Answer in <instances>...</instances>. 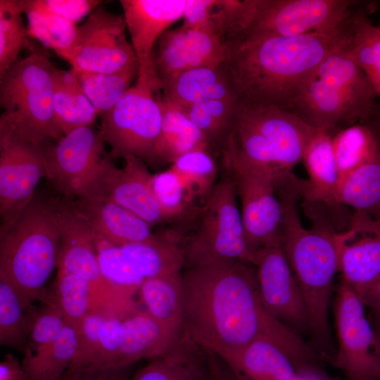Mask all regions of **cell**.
I'll use <instances>...</instances> for the list:
<instances>
[{"mask_svg": "<svg viewBox=\"0 0 380 380\" xmlns=\"http://www.w3.org/2000/svg\"><path fill=\"white\" fill-rule=\"evenodd\" d=\"M184 331L227 365L248 344L267 339L291 359L302 376L318 369L315 351L274 318L262 300L254 265L212 262L182 270Z\"/></svg>", "mask_w": 380, "mask_h": 380, "instance_id": "cell-1", "label": "cell"}, {"mask_svg": "<svg viewBox=\"0 0 380 380\" xmlns=\"http://www.w3.org/2000/svg\"><path fill=\"white\" fill-rule=\"evenodd\" d=\"M354 15L327 32L241 37L224 42V66L240 103L289 110L320 64L350 39Z\"/></svg>", "mask_w": 380, "mask_h": 380, "instance_id": "cell-2", "label": "cell"}, {"mask_svg": "<svg viewBox=\"0 0 380 380\" xmlns=\"http://www.w3.org/2000/svg\"><path fill=\"white\" fill-rule=\"evenodd\" d=\"M282 208L281 247L304 299L310 336L322 354L334 358L329 310L338 272L340 233L322 222L305 227L295 199L286 200Z\"/></svg>", "mask_w": 380, "mask_h": 380, "instance_id": "cell-3", "label": "cell"}, {"mask_svg": "<svg viewBox=\"0 0 380 380\" xmlns=\"http://www.w3.org/2000/svg\"><path fill=\"white\" fill-rule=\"evenodd\" d=\"M60 236L49 201L36 196L0 227V280L9 285L26 308L45 295L55 267Z\"/></svg>", "mask_w": 380, "mask_h": 380, "instance_id": "cell-4", "label": "cell"}, {"mask_svg": "<svg viewBox=\"0 0 380 380\" xmlns=\"http://www.w3.org/2000/svg\"><path fill=\"white\" fill-rule=\"evenodd\" d=\"M56 69L43 53L32 52L0 76L1 118L42 145L64 137L53 108Z\"/></svg>", "mask_w": 380, "mask_h": 380, "instance_id": "cell-5", "label": "cell"}, {"mask_svg": "<svg viewBox=\"0 0 380 380\" xmlns=\"http://www.w3.org/2000/svg\"><path fill=\"white\" fill-rule=\"evenodd\" d=\"M198 220L196 229L185 238L184 269L222 260L254 265L255 256L246 241L236 187L227 173L215 184Z\"/></svg>", "mask_w": 380, "mask_h": 380, "instance_id": "cell-6", "label": "cell"}, {"mask_svg": "<svg viewBox=\"0 0 380 380\" xmlns=\"http://www.w3.org/2000/svg\"><path fill=\"white\" fill-rule=\"evenodd\" d=\"M49 201L60 236L57 269L65 270L84 279L106 311L125 317L138 310L139 308L134 298L103 274L96 235L75 210L71 201L57 197Z\"/></svg>", "mask_w": 380, "mask_h": 380, "instance_id": "cell-7", "label": "cell"}, {"mask_svg": "<svg viewBox=\"0 0 380 380\" xmlns=\"http://www.w3.org/2000/svg\"><path fill=\"white\" fill-rule=\"evenodd\" d=\"M185 237L175 231L156 234L151 241L115 246L96 237L103 274L134 298L146 280L182 271Z\"/></svg>", "mask_w": 380, "mask_h": 380, "instance_id": "cell-8", "label": "cell"}, {"mask_svg": "<svg viewBox=\"0 0 380 380\" xmlns=\"http://www.w3.org/2000/svg\"><path fill=\"white\" fill-rule=\"evenodd\" d=\"M220 152L223 166L234 182L241 202L249 250L255 256L260 249L281 245L283 209L276 178L231 152Z\"/></svg>", "mask_w": 380, "mask_h": 380, "instance_id": "cell-9", "label": "cell"}, {"mask_svg": "<svg viewBox=\"0 0 380 380\" xmlns=\"http://www.w3.org/2000/svg\"><path fill=\"white\" fill-rule=\"evenodd\" d=\"M357 4L353 0H255L248 27L236 38L331 31L350 20L351 8Z\"/></svg>", "mask_w": 380, "mask_h": 380, "instance_id": "cell-10", "label": "cell"}, {"mask_svg": "<svg viewBox=\"0 0 380 380\" xmlns=\"http://www.w3.org/2000/svg\"><path fill=\"white\" fill-rule=\"evenodd\" d=\"M99 117V130L111 147L112 159L134 156L150 162L162 125V111L155 94L135 84Z\"/></svg>", "mask_w": 380, "mask_h": 380, "instance_id": "cell-11", "label": "cell"}, {"mask_svg": "<svg viewBox=\"0 0 380 380\" xmlns=\"http://www.w3.org/2000/svg\"><path fill=\"white\" fill-rule=\"evenodd\" d=\"M105 141L100 130L84 127L44 146L45 177L67 200L94 197L103 156Z\"/></svg>", "mask_w": 380, "mask_h": 380, "instance_id": "cell-12", "label": "cell"}, {"mask_svg": "<svg viewBox=\"0 0 380 380\" xmlns=\"http://www.w3.org/2000/svg\"><path fill=\"white\" fill-rule=\"evenodd\" d=\"M360 296L343 282L335 301L334 362L352 380H380V346Z\"/></svg>", "mask_w": 380, "mask_h": 380, "instance_id": "cell-13", "label": "cell"}, {"mask_svg": "<svg viewBox=\"0 0 380 380\" xmlns=\"http://www.w3.org/2000/svg\"><path fill=\"white\" fill-rule=\"evenodd\" d=\"M44 146L24 137L0 118L1 222L13 218L35 196V189L46 175Z\"/></svg>", "mask_w": 380, "mask_h": 380, "instance_id": "cell-14", "label": "cell"}, {"mask_svg": "<svg viewBox=\"0 0 380 380\" xmlns=\"http://www.w3.org/2000/svg\"><path fill=\"white\" fill-rule=\"evenodd\" d=\"M123 15L96 8L80 25L71 69L77 71L110 73L138 67L131 43L126 37Z\"/></svg>", "mask_w": 380, "mask_h": 380, "instance_id": "cell-15", "label": "cell"}, {"mask_svg": "<svg viewBox=\"0 0 380 380\" xmlns=\"http://www.w3.org/2000/svg\"><path fill=\"white\" fill-rule=\"evenodd\" d=\"M131 44L138 63L136 84L156 95L160 82L154 63V49L160 36L182 18L186 0H121Z\"/></svg>", "mask_w": 380, "mask_h": 380, "instance_id": "cell-16", "label": "cell"}, {"mask_svg": "<svg viewBox=\"0 0 380 380\" xmlns=\"http://www.w3.org/2000/svg\"><path fill=\"white\" fill-rule=\"evenodd\" d=\"M260 294L267 311L301 336H310L303 297L281 245L264 248L255 254Z\"/></svg>", "mask_w": 380, "mask_h": 380, "instance_id": "cell-17", "label": "cell"}, {"mask_svg": "<svg viewBox=\"0 0 380 380\" xmlns=\"http://www.w3.org/2000/svg\"><path fill=\"white\" fill-rule=\"evenodd\" d=\"M376 101L361 97L315 74L302 88L289 111L309 125L332 132L337 126L374 117Z\"/></svg>", "mask_w": 380, "mask_h": 380, "instance_id": "cell-18", "label": "cell"}, {"mask_svg": "<svg viewBox=\"0 0 380 380\" xmlns=\"http://www.w3.org/2000/svg\"><path fill=\"white\" fill-rule=\"evenodd\" d=\"M239 114L262 137L284 177L302 161L305 148L317 128L289 110L237 101Z\"/></svg>", "mask_w": 380, "mask_h": 380, "instance_id": "cell-19", "label": "cell"}, {"mask_svg": "<svg viewBox=\"0 0 380 380\" xmlns=\"http://www.w3.org/2000/svg\"><path fill=\"white\" fill-rule=\"evenodd\" d=\"M122 168L104 158L96 177L94 197L106 198L126 208L151 226L167 222L151 186L152 175L144 161L127 156Z\"/></svg>", "mask_w": 380, "mask_h": 380, "instance_id": "cell-20", "label": "cell"}, {"mask_svg": "<svg viewBox=\"0 0 380 380\" xmlns=\"http://www.w3.org/2000/svg\"><path fill=\"white\" fill-rule=\"evenodd\" d=\"M226 56V45L218 36L182 25L160 36L154 49L153 63L160 82L186 70L220 66Z\"/></svg>", "mask_w": 380, "mask_h": 380, "instance_id": "cell-21", "label": "cell"}, {"mask_svg": "<svg viewBox=\"0 0 380 380\" xmlns=\"http://www.w3.org/2000/svg\"><path fill=\"white\" fill-rule=\"evenodd\" d=\"M338 272L358 296L380 279V229L371 218L354 216L351 228L340 233Z\"/></svg>", "mask_w": 380, "mask_h": 380, "instance_id": "cell-22", "label": "cell"}, {"mask_svg": "<svg viewBox=\"0 0 380 380\" xmlns=\"http://www.w3.org/2000/svg\"><path fill=\"white\" fill-rule=\"evenodd\" d=\"M70 201L99 239L122 246L149 241L156 236L149 223L106 198L88 197Z\"/></svg>", "mask_w": 380, "mask_h": 380, "instance_id": "cell-23", "label": "cell"}, {"mask_svg": "<svg viewBox=\"0 0 380 380\" xmlns=\"http://www.w3.org/2000/svg\"><path fill=\"white\" fill-rule=\"evenodd\" d=\"M183 331H176L138 310L122 321L120 346L114 368L132 366L143 358L162 355Z\"/></svg>", "mask_w": 380, "mask_h": 380, "instance_id": "cell-24", "label": "cell"}, {"mask_svg": "<svg viewBox=\"0 0 380 380\" xmlns=\"http://www.w3.org/2000/svg\"><path fill=\"white\" fill-rule=\"evenodd\" d=\"M159 94L182 110L207 100L237 99L224 64L186 70L163 80Z\"/></svg>", "mask_w": 380, "mask_h": 380, "instance_id": "cell-25", "label": "cell"}, {"mask_svg": "<svg viewBox=\"0 0 380 380\" xmlns=\"http://www.w3.org/2000/svg\"><path fill=\"white\" fill-rule=\"evenodd\" d=\"M331 132L317 128L303 156L308 179L300 181V196L308 203L337 206L340 175L335 160Z\"/></svg>", "mask_w": 380, "mask_h": 380, "instance_id": "cell-26", "label": "cell"}, {"mask_svg": "<svg viewBox=\"0 0 380 380\" xmlns=\"http://www.w3.org/2000/svg\"><path fill=\"white\" fill-rule=\"evenodd\" d=\"M132 380H210L209 353L183 331L166 353L151 359Z\"/></svg>", "mask_w": 380, "mask_h": 380, "instance_id": "cell-27", "label": "cell"}, {"mask_svg": "<svg viewBox=\"0 0 380 380\" xmlns=\"http://www.w3.org/2000/svg\"><path fill=\"white\" fill-rule=\"evenodd\" d=\"M156 98L162 111V125L150 162L172 164L191 151L212 150L204 135L182 109L165 101L160 94Z\"/></svg>", "mask_w": 380, "mask_h": 380, "instance_id": "cell-28", "label": "cell"}, {"mask_svg": "<svg viewBox=\"0 0 380 380\" xmlns=\"http://www.w3.org/2000/svg\"><path fill=\"white\" fill-rule=\"evenodd\" d=\"M227 365L239 380L308 379L298 373L281 348L267 339L251 343Z\"/></svg>", "mask_w": 380, "mask_h": 380, "instance_id": "cell-29", "label": "cell"}, {"mask_svg": "<svg viewBox=\"0 0 380 380\" xmlns=\"http://www.w3.org/2000/svg\"><path fill=\"white\" fill-rule=\"evenodd\" d=\"M138 294L143 310L148 315L176 331H184L182 271L146 280L140 286Z\"/></svg>", "mask_w": 380, "mask_h": 380, "instance_id": "cell-30", "label": "cell"}, {"mask_svg": "<svg viewBox=\"0 0 380 380\" xmlns=\"http://www.w3.org/2000/svg\"><path fill=\"white\" fill-rule=\"evenodd\" d=\"M27 18L28 35L70 63L77 25L50 11L43 0H17Z\"/></svg>", "mask_w": 380, "mask_h": 380, "instance_id": "cell-31", "label": "cell"}, {"mask_svg": "<svg viewBox=\"0 0 380 380\" xmlns=\"http://www.w3.org/2000/svg\"><path fill=\"white\" fill-rule=\"evenodd\" d=\"M53 108L56 123L64 135L91 126L98 116L71 69H56Z\"/></svg>", "mask_w": 380, "mask_h": 380, "instance_id": "cell-32", "label": "cell"}, {"mask_svg": "<svg viewBox=\"0 0 380 380\" xmlns=\"http://www.w3.org/2000/svg\"><path fill=\"white\" fill-rule=\"evenodd\" d=\"M365 121L350 124L331 135L340 181L380 156V134L373 122Z\"/></svg>", "mask_w": 380, "mask_h": 380, "instance_id": "cell-33", "label": "cell"}, {"mask_svg": "<svg viewBox=\"0 0 380 380\" xmlns=\"http://www.w3.org/2000/svg\"><path fill=\"white\" fill-rule=\"evenodd\" d=\"M77 346V329L66 324L53 341L34 352L26 351L22 366L27 380H58L71 365Z\"/></svg>", "mask_w": 380, "mask_h": 380, "instance_id": "cell-34", "label": "cell"}, {"mask_svg": "<svg viewBox=\"0 0 380 380\" xmlns=\"http://www.w3.org/2000/svg\"><path fill=\"white\" fill-rule=\"evenodd\" d=\"M336 201L355 215L374 219L380 213V156L341 179Z\"/></svg>", "mask_w": 380, "mask_h": 380, "instance_id": "cell-35", "label": "cell"}, {"mask_svg": "<svg viewBox=\"0 0 380 380\" xmlns=\"http://www.w3.org/2000/svg\"><path fill=\"white\" fill-rule=\"evenodd\" d=\"M45 298L56 304L66 324L75 328L91 312H108L84 279L62 269H58L52 293L50 296L46 293Z\"/></svg>", "mask_w": 380, "mask_h": 380, "instance_id": "cell-36", "label": "cell"}, {"mask_svg": "<svg viewBox=\"0 0 380 380\" xmlns=\"http://www.w3.org/2000/svg\"><path fill=\"white\" fill-rule=\"evenodd\" d=\"M151 186L167 222H189L198 219L203 206L198 205L170 167L152 175Z\"/></svg>", "mask_w": 380, "mask_h": 380, "instance_id": "cell-37", "label": "cell"}, {"mask_svg": "<svg viewBox=\"0 0 380 380\" xmlns=\"http://www.w3.org/2000/svg\"><path fill=\"white\" fill-rule=\"evenodd\" d=\"M348 51L380 97V29L362 11L355 13Z\"/></svg>", "mask_w": 380, "mask_h": 380, "instance_id": "cell-38", "label": "cell"}, {"mask_svg": "<svg viewBox=\"0 0 380 380\" xmlns=\"http://www.w3.org/2000/svg\"><path fill=\"white\" fill-rule=\"evenodd\" d=\"M99 116L112 109L131 87L138 75V67L110 73L90 72L71 69Z\"/></svg>", "mask_w": 380, "mask_h": 380, "instance_id": "cell-39", "label": "cell"}, {"mask_svg": "<svg viewBox=\"0 0 380 380\" xmlns=\"http://www.w3.org/2000/svg\"><path fill=\"white\" fill-rule=\"evenodd\" d=\"M238 99H211L182 110L207 139L210 148L220 151L230 129Z\"/></svg>", "mask_w": 380, "mask_h": 380, "instance_id": "cell-40", "label": "cell"}, {"mask_svg": "<svg viewBox=\"0 0 380 380\" xmlns=\"http://www.w3.org/2000/svg\"><path fill=\"white\" fill-rule=\"evenodd\" d=\"M170 168L194 198L205 204L216 182L217 165L210 149H196L178 158Z\"/></svg>", "mask_w": 380, "mask_h": 380, "instance_id": "cell-41", "label": "cell"}, {"mask_svg": "<svg viewBox=\"0 0 380 380\" xmlns=\"http://www.w3.org/2000/svg\"><path fill=\"white\" fill-rule=\"evenodd\" d=\"M29 308L24 306L9 285L0 280L1 346L25 353L29 331Z\"/></svg>", "mask_w": 380, "mask_h": 380, "instance_id": "cell-42", "label": "cell"}, {"mask_svg": "<svg viewBox=\"0 0 380 380\" xmlns=\"http://www.w3.org/2000/svg\"><path fill=\"white\" fill-rule=\"evenodd\" d=\"M17 0H0V76L16 61L22 49L30 45Z\"/></svg>", "mask_w": 380, "mask_h": 380, "instance_id": "cell-43", "label": "cell"}, {"mask_svg": "<svg viewBox=\"0 0 380 380\" xmlns=\"http://www.w3.org/2000/svg\"><path fill=\"white\" fill-rule=\"evenodd\" d=\"M44 306L28 309L29 331L26 351L34 352L53 341L67 324L60 309L46 298Z\"/></svg>", "mask_w": 380, "mask_h": 380, "instance_id": "cell-44", "label": "cell"}, {"mask_svg": "<svg viewBox=\"0 0 380 380\" xmlns=\"http://www.w3.org/2000/svg\"><path fill=\"white\" fill-rule=\"evenodd\" d=\"M46 7L76 25L103 2L98 0H43Z\"/></svg>", "mask_w": 380, "mask_h": 380, "instance_id": "cell-45", "label": "cell"}, {"mask_svg": "<svg viewBox=\"0 0 380 380\" xmlns=\"http://www.w3.org/2000/svg\"><path fill=\"white\" fill-rule=\"evenodd\" d=\"M131 368L69 367L58 380H129Z\"/></svg>", "mask_w": 380, "mask_h": 380, "instance_id": "cell-46", "label": "cell"}, {"mask_svg": "<svg viewBox=\"0 0 380 380\" xmlns=\"http://www.w3.org/2000/svg\"><path fill=\"white\" fill-rule=\"evenodd\" d=\"M213 3L214 0H186L182 26L209 32Z\"/></svg>", "mask_w": 380, "mask_h": 380, "instance_id": "cell-47", "label": "cell"}, {"mask_svg": "<svg viewBox=\"0 0 380 380\" xmlns=\"http://www.w3.org/2000/svg\"><path fill=\"white\" fill-rule=\"evenodd\" d=\"M0 380H27L22 365L11 354L6 355L0 363Z\"/></svg>", "mask_w": 380, "mask_h": 380, "instance_id": "cell-48", "label": "cell"}, {"mask_svg": "<svg viewBox=\"0 0 380 380\" xmlns=\"http://www.w3.org/2000/svg\"><path fill=\"white\" fill-rule=\"evenodd\" d=\"M359 296L365 306L372 311L374 322H380V279Z\"/></svg>", "mask_w": 380, "mask_h": 380, "instance_id": "cell-49", "label": "cell"}, {"mask_svg": "<svg viewBox=\"0 0 380 380\" xmlns=\"http://www.w3.org/2000/svg\"><path fill=\"white\" fill-rule=\"evenodd\" d=\"M210 365V380H239L225 362L208 351Z\"/></svg>", "mask_w": 380, "mask_h": 380, "instance_id": "cell-50", "label": "cell"}, {"mask_svg": "<svg viewBox=\"0 0 380 380\" xmlns=\"http://www.w3.org/2000/svg\"><path fill=\"white\" fill-rule=\"evenodd\" d=\"M373 119V122L374 123L376 127L377 128L379 134H380V109L376 113V114L372 118Z\"/></svg>", "mask_w": 380, "mask_h": 380, "instance_id": "cell-51", "label": "cell"}, {"mask_svg": "<svg viewBox=\"0 0 380 380\" xmlns=\"http://www.w3.org/2000/svg\"><path fill=\"white\" fill-rule=\"evenodd\" d=\"M373 328L380 346V322H374V326Z\"/></svg>", "mask_w": 380, "mask_h": 380, "instance_id": "cell-52", "label": "cell"}, {"mask_svg": "<svg viewBox=\"0 0 380 380\" xmlns=\"http://www.w3.org/2000/svg\"><path fill=\"white\" fill-rule=\"evenodd\" d=\"M375 225L380 229V213L374 218L372 219Z\"/></svg>", "mask_w": 380, "mask_h": 380, "instance_id": "cell-53", "label": "cell"}, {"mask_svg": "<svg viewBox=\"0 0 380 380\" xmlns=\"http://www.w3.org/2000/svg\"><path fill=\"white\" fill-rule=\"evenodd\" d=\"M379 29H380V27H379Z\"/></svg>", "mask_w": 380, "mask_h": 380, "instance_id": "cell-54", "label": "cell"}]
</instances>
